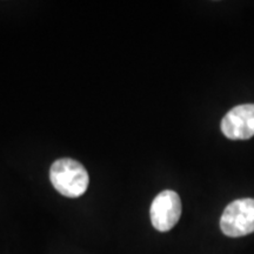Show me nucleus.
Returning <instances> with one entry per match:
<instances>
[{
    "instance_id": "f03ea898",
    "label": "nucleus",
    "mask_w": 254,
    "mask_h": 254,
    "mask_svg": "<svg viewBox=\"0 0 254 254\" xmlns=\"http://www.w3.org/2000/svg\"><path fill=\"white\" fill-rule=\"evenodd\" d=\"M220 228L227 237L239 238L254 232V199H239L225 208Z\"/></svg>"
},
{
    "instance_id": "7ed1b4c3",
    "label": "nucleus",
    "mask_w": 254,
    "mask_h": 254,
    "mask_svg": "<svg viewBox=\"0 0 254 254\" xmlns=\"http://www.w3.org/2000/svg\"><path fill=\"white\" fill-rule=\"evenodd\" d=\"M151 221L155 230L168 232L176 226L182 215V200L174 190H163L155 196L150 209Z\"/></svg>"
},
{
    "instance_id": "20e7f679",
    "label": "nucleus",
    "mask_w": 254,
    "mask_h": 254,
    "mask_svg": "<svg viewBox=\"0 0 254 254\" xmlns=\"http://www.w3.org/2000/svg\"><path fill=\"white\" fill-rule=\"evenodd\" d=\"M221 131L232 140H246L254 136V104L233 107L222 118Z\"/></svg>"
},
{
    "instance_id": "f257e3e1",
    "label": "nucleus",
    "mask_w": 254,
    "mask_h": 254,
    "mask_svg": "<svg viewBox=\"0 0 254 254\" xmlns=\"http://www.w3.org/2000/svg\"><path fill=\"white\" fill-rule=\"evenodd\" d=\"M50 179L60 194L68 198H78L84 194L90 184L86 168L71 158L55 161L50 170Z\"/></svg>"
}]
</instances>
